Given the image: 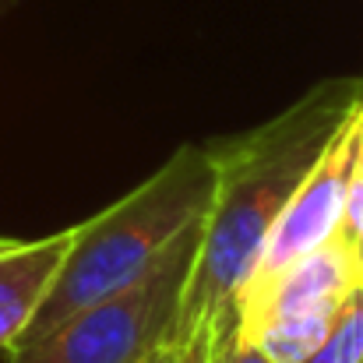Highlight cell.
Segmentation results:
<instances>
[{
	"instance_id": "5",
	"label": "cell",
	"mask_w": 363,
	"mask_h": 363,
	"mask_svg": "<svg viewBox=\"0 0 363 363\" xmlns=\"http://www.w3.org/2000/svg\"><path fill=\"white\" fill-rule=\"evenodd\" d=\"M357 286H363V282L357 275L353 257H350V247L335 233L332 240H325L318 250H311L307 257L289 264L261 293L233 300V307H230L233 311V325L240 328L247 339H254L261 332V325H268L272 318H286V314L342 303Z\"/></svg>"
},
{
	"instance_id": "9",
	"label": "cell",
	"mask_w": 363,
	"mask_h": 363,
	"mask_svg": "<svg viewBox=\"0 0 363 363\" xmlns=\"http://www.w3.org/2000/svg\"><path fill=\"white\" fill-rule=\"evenodd\" d=\"M212 363H275L254 339H247L240 328L233 325V311L223 314L219 321V335H216V350Z\"/></svg>"
},
{
	"instance_id": "7",
	"label": "cell",
	"mask_w": 363,
	"mask_h": 363,
	"mask_svg": "<svg viewBox=\"0 0 363 363\" xmlns=\"http://www.w3.org/2000/svg\"><path fill=\"white\" fill-rule=\"evenodd\" d=\"M339 307L342 303H328V307H314V311L272 318L268 325H261V332L254 335V342L275 363H307L314 357V350L325 342V335H328Z\"/></svg>"
},
{
	"instance_id": "1",
	"label": "cell",
	"mask_w": 363,
	"mask_h": 363,
	"mask_svg": "<svg viewBox=\"0 0 363 363\" xmlns=\"http://www.w3.org/2000/svg\"><path fill=\"white\" fill-rule=\"evenodd\" d=\"M360 106L363 78H325L272 121L205 145L216 166V194L173 339L233 307L275 219Z\"/></svg>"
},
{
	"instance_id": "4",
	"label": "cell",
	"mask_w": 363,
	"mask_h": 363,
	"mask_svg": "<svg viewBox=\"0 0 363 363\" xmlns=\"http://www.w3.org/2000/svg\"><path fill=\"white\" fill-rule=\"evenodd\" d=\"M360 173H363V106L360 113L332 138V145L321 152V159L311 166V173L296 187V194L289 198V205L275 219V226H272L268 240L261 247L247 282L237 289L233 300L261 293L289 264H296L300 257L318 250L325 240H332L339 233V226H342V216H346V205H350V191H353Z\"/></svg>"
},
{
	"instance_id": "3",
	"label": "cell",
	"mask_w": 363,
	"mask_h": 363,
	"mask_svg": "<svg viewBox=\"0 0 363 363\" xmlns=\"http://www.w3.org/2000/svg\"><path fill=\"white\" fill-rule=\"evenodd\" d=\"M201 233L205 223L191 226L134 282L82 307L43 339L14 346L7 363H141L177 332Z\"/></svg>"
},
{
	"instance_id": "11",
	"label": "cell",
	"mask_w": 363,
	"mask_h": 363,
	"mask_svg": "<svg viewBox=\"0 0 363 363\" xmlns=\"http://www.w3.org/2000/svg\"><path fill=\"white\" fill-rule=\"evenodd\" d=\"M141 363H173V339H169V342H162L159 350H152Z\"/></svg>"
},
{
	"instance_id": "6",
	"label": "cell",
	"mask_w": 363,
	"mask_h": 363,
	"mask_svg": "<svg viewBox=\"0 0 363 363\" xmlns=\"http://www.w3.org/2000/svg\"><path fill=\"white\" fill-rule=\"evenodd\" d=\"M71 240L74 226L43 240L0 237V353H11L25 335L71 250Z\"/></svg>"
},
{
	"instance_id": "8",
	"label": "cell",
	"mask_w": 363,
	"mask_h": 363,
	"mask_svg": "<svg viewBox=\"0 0 363 363\" xmlns=\"http://www.w3.org/2000/svg\"><path fill=\"white\" fill-rule=\"evenodd\" d=\"M307 363H363V286L342 300L325 342Z\"/></svg>"
},
{
	"instance_id": "2",
	"label": "cell",
	"mask_w": 363,
	"mask_h": 363,
	"mask_svg": "<svg viewBox=\"0 0 363 363\" xmlns=\"http://www.w3.org/2000/svg\"><path fill=\"white\" fill-rule=\"evenodd\" d=\"M212 194L216 166L208 148L180 145L117 205L78 223L71 250L18 346L43 339L82 307L117 293L148 272L191 226L208 219Z\"/></svg>"
},
{
	"instance_id": "10",
	"label": "cell",
	"mask_w": 363,
	"mask_h": 363,
	"mask_svg": "<svg viewBox=\"0 0 363 363\" xmlns=\"http://www.w3.org/2000/svg\"><path fill=\"white\" fill-rule=\"evenodd\" d=\"M339 237L350 247V257H353L357 275H360V282H363V173L357 177V184H353V191H350V205H346Z\"/></svg>"
},
{
	"instance_id": "12",
	"label": "cell",
	"mask_w": 363,
	"mask_h": 363,
	"mask_svg": "<svg viewBox=\"0 0 363 363\" xmlns=\"http://www.w3.org/2000/svg\"><path fill=\"white\" fill-rule=\"evenodd\" d=\"M14 4H18V0H0V14H4V11H11Z\"/></svg>"
}]
</instances>
